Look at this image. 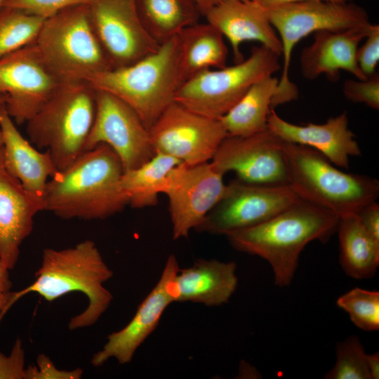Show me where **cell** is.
Masks as SVG:
<instances>
[{"mask_svg": "<svg viewBox=\"0 0 379 379\" xmlns=\"http://www.w3.org/2000/svg\"><path fill=\"white\" fill-rule=\"evenodd\" d=\"M124 168L116 153L99 144L85 151L48 181L43 211L62 219L103 220L128 205L120 182Z\"/></svg>", "mask_w": 379, "mask_h": 379, "instance_id": "cell-1", "label": "cell"}, {"mask_svg": "<svg viewBox=\"0 0 379 379\" xmlns=\"http://www.w3.org/2000/svg\"><path fill=\"white\" fill-rule=\"evenodd\" d=\"M338 221L331 212L300 199L268 220L226 237L234 249L267 261L274 284L286 287L293 281L305 247L315 240L328 241Z\"/></svg>", "mask_w": 379, "mask_h": 379, "instance_id": "cell-2", "label": "cell"}, {"mask_svg": "<svg viewBox=\"0 0 379 379\" xmlns=\"http://www.w3.org/2000/svg\"><path fill=\"white\" fill-rule=\"evenodd\" d=\"M112 276V270L91 240L62 249L46 248L43 250L34 281L13 293L7 310L28 293H37L51 302L67 293L79 292L88 298V305L70 319L68 327L72 331L89 327L99 320L112 303L113 295L104 284Z\"/></svg>", "mask_w": 379, "mask_h": 379, "instance_id": "cell-3", "label": "cell"}, {"mask_svg": "<svg viewBox=\"0 0 379 379\" xmlns=\"http://www.w3.org/2000/svg\"><path fill=\"white\" fill-rule=\"evenodd\" d=\"M86 81L128 105L149 129L175 102L176 93L185 81L178 35L142 59L96 74Z\"/></svg>", "mask_w": 379, "mask_h": 379, "instance_id": "cell-4", "label": "cell"}, {"mask_svg": "<svg viewBox=\"0 0 379 379\" xmlns=\"http://www.w3.org/2000/svg\"><path fill=\"white\" fill-rule=\"evenodd\" d=\"M96 93L86 81L62 82L26 123L29 140L47 150L59 171L86 151L95 117Z\"/></svg>", "mask_w": 379, "mask_h": 379, "instance_id": "cell-5", "label": "cell"}, {"mask_svg": "<svg viewBox=\"0 0 379 379\" xmlns=\"http://www.w3.org/2000/svg\"><path fill=\"white\" fill-rule=\"evenodd\" d=\"M290 182L300 199L324 208L338 218L356 214L376 201L379 182L373 178L346 173L309 147L286 142Z\"/></svg>", "mask_w": 379, "mask_h": 379, "instance_id": "cell-6", "label": "cell"}, {"mask_svg": "<svg viewBox=\"0 0 379 379\" xmlns=\"http://www.w3.org/2000/svg\"><path fill=\"white\" fill-rule=\"evenodd\" d=\"M34 44L62 82L86 81L112 68L93 28L88 4L70 7L46 18Z\"/></svg>", "mask_w": 379, "mask_h": 379, "instance_id": "cell-7", "label": "cell"}, {"mask_svg": "<svg viewBox=\"0 0 379 379\" xmlns=\"http://www.w3.org/2000/svg\"><path fill=\"white\" fill-rule=\"evenodd\" d=\"M281 44L283 65L272 108L295 100L298 89L289 78V67L295 45L317 31L347 30L371 24L364 8L352 1L303 0L264 9Z\"/></svg>", "mask_w": 379, "mask_h": 379, "instance_id": "cell-8", "label": "cell"}, {"mask_svg": "<svg viewBox=\"0 0 379 379\" xmlns=\"http://www.w3.org/2000/svg\"><path fill=\"white\" fill-rule=\"evenodd\" d=\"M281 57L263 45L232 66L201 70L184 81L175 102L203 116L220 119L259 80L281 68Z\"/></svg>", "mask_w": 379, "mask_h": 379, "instance_id": "cell-9", "label": "cell"}, {"mask_svg": "<svg viewBox=\"0 0 379 379\" xmlns=\"http://www.w3.org/2000/svg\"><path fill=\"white\" fill-rule=\"evenodd\" d=\"M299 199L289 185H257L235 179L194 230L227 236L268 220Z\"/></svg>", "mask_w": 379, "mask_h": 379, "instance_id": "cell-10", "label": "cell"}, {"mask_svg": "<svg viewBox=\"0 0 379 379\" xmlns=\"http://www.w3.org/2000/svg\"><path fill=\"white\" fill-rule=\"evenodd\" d=\"M285 143L268 128L247 136L227 135L210 161L220 173L233 171L245 182L289 185Z\"/></svg>", "mask_w": 379, "mask_h": 379, "instance_id": "cell-11", "label": "cell"}, {"mask_svg": "<svg viewBox=\"0 0 379 379\" xmlns=\"http://www.w3.org/2000/svg\"><path fill=\"white\" fill-rule=\"evenodd\" d=\"M155 152L187 164L210 161L227 133L220 119L196 113L176 102L149 129Z\"/></svg>", "mask_w": 379, "mask_h": 379, "instance_id": "cell-12", "label": "cell"}, {"mask_svg": "<svg viewBox=\"0 0 379 379\" xmlns=\"http://www.w3.org/2000/svg\"><path fill=\"white\" fill-rule=\"evenodd\" d=\"M223 174L211 161L181 162L168 173L161 192L168 198L174 240L187 237L224 195Z\"/></svg>", "mask_w": 379, "mask_h": 379, "instance_id": "cell-13", "label": "cell"}, {"mask_svg": "<svg viewBox=\"0 0 379 379\" xmlns=\"http://www.w3.org/2000/svg\"><path fill=\"white\" fill-rule=\"evenodd\" d=\"M62 83L34 43L0 58V95L17 124H26Z\"/></svg>", "mask_w": 379, "mask_h": 379, "instance_id": "cell-14", "label": "cell"}, {"mask_svg": "<svg viewBox=\"0 0 379 379\" xmlns=\"http://www.w3.org/2000/svg\"><path fill=\"white\" fill-rule=\"evenodd\" d=\"M96 112L86 151L99 144L118 156L124 171L138 167L155 154L149 129L136 112L117 97L96 90Z\"/></svg>", "mask_w": 379, "mask_h": 379, "instance_id": "cell-15", "label": "cell"}, {"mask_svg": "<svg viewBox=\"0 0 379 379\" xmlns=\"http://www.w3.org/2000/svg\"><path fill=\"white\" fill-rule=\"evenodd\" d=\"M88 6L112 68L131 65L159 48L140 20L135 0H91Z\"/></svg>", "mask_w": 379, "mask_h": 379, "instance_id": "cell-16", "label": "cell"}, {"mask_svg": "<svg viewBox=\"0 0 379 379\" xmlns=\"http://www.w3.org/2000/svg\"><path fill=\"white\" fill-rule=\"evenodd\" d=\"M180 269L173 254L167 258L157 284L138 306L131 321L121 329L110 333L102 348L91 362L100 366L114 358L119 364L129 363L143 342L156 329L166 309L173 301V281Z\"/></svg>", "mask_w": 379, "mask_h": 379, "instance_id": "cell-17", "label": "cell"}, {"mask_svg": "<svg viewBox=\"0 0 379 379\" xmlns=\"http://www.w3.org/2000/svg\"><path fill=\"white\" fill-rule=\"evenodd\" d=\"M267 128L286 142L317 150L338 168L347 169L350 157L361 155L359 145L349 128L346 112L331 117L324 124L297 125L284 120L272 109Z\"/></svg>", "mask_w": 379, "mask_h": 379, "instance_id": "cell-18", "label": "cell"}, {"mask_svg": "<svg viewBox=\"0 0 379 379\" xmlns=\"http://www.w3.org/2000/svg\"><path fill=\"white\" fill-rule=\"evenodd\" d=\"M43 201L25 190L6 168L0 149V259L9 270L19 258L20 246L30 235Z\"/></svg>", "mask_w": 379, "mask_h": 379, "instance_id": "cell-19", "label": "cell"}, {"mask_svg": "<svg viewBox=\"0 0 379 379\" xmlns=\"http://www.w3.org/2000/svg\"><path fill=\"white\" fill-rule=\"evenodd\" d=\"M372 24L347 30L323 29L315 32L312 43L305 47L300 55L301 73L313 80L321 74L331 81H338L340 71L353 74L357 79H366L357 62L359 43L368 34Z\"/></svg>", "mask_w": 379, "mask_h": 379, "instance_id": "cell-20", "label": "cell"}, {"mask_svg": "<svg viewBox=\"0 0 379 379\" xmlns=\"http://www.w3.org/2000/svg\"><path fill=\"white\" fill-rule=\"evenodd\" d=\"M232 47L234 63L244 58L241 45L248 41H258L281 57V44L278 34L263 8L249 0L220 1L205 15Z\"/></svg>", "mask_w": 379, "mask_h": 379, "instance_id": "cell-21", "label": "cell"}, {"mask_svg": "<svg viewBox=\"0 0 379 379\" xmlns=\"http://www.w3.org/2000/svg\"><path fill=\"white\" fill-rule=\"evenodd\" d=\"M0 130L6 168L27 192L43 201L48 181L59 171L50 153L22 135L6 108L0 114Z\"/></svg>", "mask_w": 379, "mask_h": 379, "instance_id": "cell-22", "label": "cell"}, {"mask_svg": "<svg viewBox=\"0 0 379 379\" xmlns=\"http://www.w3.org/2000/svg\"><path fill=\"white\" fill-rule=\"evenodd\" d=\"M237 264L215 259H199L179 269L173 281L174 302H190L208 307L227 303L238 285Z\"/></svg>", "mask_w": 379, "mask_h": 379, "instance_id": "cell-23", "label": "cell"}, {"mask_svg": "<svg viewBox=\"0 0 379 379\" xmlns=\"http://www.w3.org/2000/svg\"><path fill=\"white\" fill-rule=\"evenodd\" d=\"M178 39L185 81L201 70L227 66L229 51L225 37L208 22L186 27Z\"/></svg>", "mask_w": 379, "mask_h": 379, "instance_id": "cell-24", "label": "cell"}, {"mask_svg": "<svg viewBox=\"0 0 379 379\" xmlns=\"http://www.w3.org/2000/svg\"><path fill=\"white\" fill-rule=\"evenodd\" d=\"M279 79L267 77L253 84L243 97L220 120L227 135L247 136L267 128L272 102Z\"/></svg>", "mask_w": 379, "mask_h": 379, "instance_id": "cell-25", "label": "cell"}, {"mask_svg": "<svg viewBox=\"0 0 379 379\" xmlns=\"http://www.w3.org/2000/svg\"><path fill=\"white\" fill-rule=\"evenodd\" d=\"M336 232L340 262L345 273L354 279H368L379 265V243L364 230L356 214L339 218Z\"/></svg>", "mask_w": 379, "mask_h": 379, "instance_id": "cell-26", "label": "cell"}, {"mask_svg": "<svg viewBox=\"0 0 379 379\" xmlns=\"http://www.w3.org/2000/svg\"><path fill=\"white\" fill-rule=\"evenodd\" d=\"M140 20L159 44L177 36L202 16L193 0H135Z\"/></svg>", "mask_w": 379, "mask_h": 379, "instance_id": "cell-27", "label": "cell"}, {"mask_svg": "<svg viewBox=\"0 0 379 379\" xmlns=\"http://www.w3.org/2000/svg\"><path fill=\"white\" fill-rule=\"evenodd\" d=\"M182 161L160 152L135 168L124 171L120 185L134 208L157 204L159 194L170 171Z\"/></svg>", "mask_w": 379, "mask_h": 379, "instance_id": "cell-28", "label": "cell"}, {"mask_svg": "<svg viewBox=\"0 0 379 379\" xmlns=\"http://www.w3.org/2000/svg\"><path fill=\"white\" fill-rule=\"evenodd\" d=\"M44 18L20 9L0 10V58L34 42Z\"/></svg>", "mask_w": 379, "mask_h": 379, "instance_id": "cell-29", "label": "cell"}, {"mask_svg": "<svg viewBox=\"0 0 379 379\" xmlns=\"http://www.w3.org/2000/svg\"><path fill=\"white\" fill-rule=\"evenodd\" d=\"M336 305L349 314L359 328L365 331L379 329L378 291L356 287L340 295Z\"/></svg>", "mask_w": 379, "mask_h": 379, "instance_id": "cell-30", "label": "cell"}, {"mask_svg": "<svg viewBox=\"0 0 379 379\" xmlns=\"http://www.w3.org/2000/svg\"><path fill=\"white\" fill-rule=\"evenodd\" d=\"M336 361L324 375L326 379H370L366 352L357 335L339 342L335 347Z\"/></svg>", "mask_w": 379, "mask_h": 379, "instance_id": "cell-31", "label": "cell"}, {"mask_svg": "<svg viewBox=\"0 0 379 379\" xmlns=\"http://www.w3.org/2000/svg\"><path fill=\"white\" fill-rule=\"evenodd\" d=\"M343 93L354 102L364 103L374 109H379V74L366 79H347L343 84Z\"/></svg>", "mask_w": 379, "mask_h": 379, "instance_id": "cell-32", "label": "cell"}, {"mask_svg": "<svg viewBox=\"0 0 379 379\" xmlns=\"http://www.w3.org/2000/svg\"><path fill=\"white\" fill-rule=\"evenodd\" d=\"M91 0H6L4 6L33 14L44 19L66 8L86 5Z\"/></svg>", "mask_w": 379, "mask_h": 379, "instance_id": "cell-33", "label": "cell"}, {"mask_svg": "<svg viewBox=\"0 0 379 379\" xmlns=\"http://www.w3.org/2000/svg\"><path fill=\"white\" fill-rule=\"evenodd\" d=\"M365 42L358 47L357 62L363 74L368 77L375 74L379 62V25H373Z\"/></svg>", "mask_w": 379, "mask_h": 379, "instance_id": "cell-34", "label": "cell"}, {"mask_svg": "<svg viewBox=\"0 0 379 379\" xmlns=\"http://www.w3.org/2000/svg\"><path fill=\"white\" fill-rule=\"evenodd\" d=\"M82 375L81 368L72 371L58 369L44 354L38 355L36 365L28 366L25 370V379H79Z\"/></svg>", "mask_w": 379, "mask_h": 379, "instance_id": "cell-35", "label": "cell"}, {"mask_svg": "<svg viewBox=\"0 0 379 379\" xmlns=\"http://www.w3.org/2000/svg\"><path fill=\"white\" fill-rule=\"evenodd\" d=\"M25 354L17 338L8 356L0 352V379H25Z\"/></svg>", "mask_w": 379, "mask_h": 379, "instance_id": "cell-36", "label": "cell"}, {"mask_svg": "<svg viewBox=\"0 0 379 379\" xmlns=\"http://www.w3.org/2000/svg\"><path fill=\"white\" fill-rule=\"evenodd\" d=\"M356 215L364 230L379 243V205L376 201L363 206Z\"/></svg>", "mask_w": 379, "mask_h": 379, "instance_id": "cell-37", "label": "cell"}, {"mask_svg": "<svg viewBox=\"0 0 379 379\" xmlns=\"http://www.w3.org/2000/svg\"><path fill=\"white\" fill-rule=\"evenodd\" d=\"M11 288L9 270L4 265L0 259V321L8 312L7 307L13 293Z\"/></svg>", "mask_w": 379, "mask_h": 379, "instance_id": "cell-38", "label": "cell"}, {"mask_svg": "<svg viewBox=\"0 0 379 379\" xmlns=\"http://www.w3.org/2000/svg\"><path fill=\"white\" fill-rule=\"evenodd\" d=\"M366 362L370 379L379 378V353L366 355Z\"/></svg>", "mask_w": 379, "mask_h": 379, "instance_id": "cell-39", "label": "cell"}, {"mask_svg": "<svg viewBox=\"0 0 379 379\" xmlns=\"http://www.w3.org/2000/svg\"><path fill=\"white\" fill-rule=\"evenodd\" d=\"M254 4L258 5L263 9H268L271 8H274L282 4L298 1H303V0H249ZM328 1H347V0H328Z\"/></svg>", "mask_w": 379, "mask_h": 379, "instance_id": "cell-40", "label": "cell"}, {"mask_svg": "<svg viewBox=\"0 0 379 379\" xmlns=\"http://www.w3.org/2000/svg\"><path fill=\"white\" fill-rule=\"evenodd\" d=\"M202 16H204L214 6L220 2L219 0H193Z\"/></svg>", "mask_w": 379, "mask_h": 379, "instance_id": "cell-41", "label": "cell"}, {"mask_svg": "<svg viewBox=\"0 0 379 379\" xmlns=\"http://www.w3.org/2000/svg\"><path fill=\"white\" fill-rule=\"evenodd\" d=\"M6 108V96L0 95V114Z\"/></svg>", "mask_w": 379, "mask_h": 379, "instance_id": "cell-42", "label": "cell"}, {"mask_svg": "<svg viewBox=\"0 0 379 379\" xmlns=\"http://www.w3.org/2000/svg\"><path fill=\"white\" fill-rule=\"evenodd\" d=\"M3 147V137H2V133H1V131L0 130V149Z\"/></svg>", "mask_w": 379, "mask_h": 379, "instance_id": "cell-43", "label": "cell"}, {"mask_svg": "<svg viewBox=\"0 0 379 379\" xmlns=\"http://www.w3.org/2000/svg\"><path fill=\"white\" fill-rule=\"evenodd\" d=\"M6 0H0V10L2 7L4 6V4L6 3Z\"/></svg>", "mask_w": 379, "mask_h": 379, "instance_id": "cell-44", "label": "cell"}, {"mask_svg": "<svg viewBox=\"0 0 379 379\" xmlns=\"http://www.w3.org/2000/svg\"><path fill=\"white\" fill-rule=\"evenodd\" d=\"M220 1H231V0H219ZM244 1V0H243Z\"/></svg>", "mask_w": 379, "mask_h": 379, "instance_id": "cell-45", "label": "cell"}, {"mask_svg": "<svg viewBox=\"0 0 379 379\" xmlns=\"http://www.w3.org/2000/svg\"><path fill=\"white\" fill-rule=\"evenodd\" d=\"M354 1V0H347V1Z\"/></svg>", "mask_w": 379, "mask_h": 379, "instance_id": "cell-46", "label": "cell"}]
</instances>
